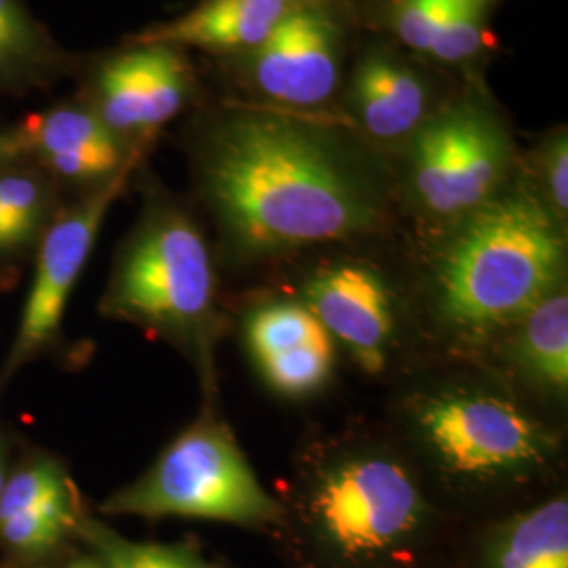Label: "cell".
Wrapping results in <instances>:
<instances>
[{"label": "cell", "instance_id": "obj_16", "mask_svg": "<svg viewBox=\"0 0 568 568\" xmlns=\"http://www.w3.org/2000/svg\"><path fill=\"white\" fill-rule=\"evenodd\" d=\"M516 358L539 384L565 394L568 387V297L558 286L518 321Z\"/></svg>", "mask_w": 568, "mask_h": 568}, {"label": "cell", "instance_id": "obj_8", "mask_svg": "<svg viewBox=\"0 0 568 568\" xmlns=\"http://www.w3.org/2000/svg\"><path fill=\"white\" fill-rule=\"evenodd\" d=\"M241 60L243 82L265 102L304 112L331 102L344 81L345 28L325 4H295Z\"/></svg>", "mask_w": 568, "mask_h": 568}, {"label": "cell", "instance_id": "obj_29", "mask_svg": "<svg viewBox=\"0 0 568 568\" xmlns=\"http://www.w3.org/2000/svg\"><path fill=\"white\" fill-rule=\"evenodd\" d=\"M295 4H310V2H325V0H293Z\"/></svg>", "mask_w": 568, "mask_h": 568}, {"label": "cell", "instance_id": "obj_27", "mask_svg": "<svg viewBox=\"0 0 568 568\" xmlns=\"http://www.w3.org/2000/svg\"><path fill=\"white\" fill-rule=\"evenodd\" d=\"M68 568H108L103 562H91V560H87V562H77V565H72V567Z\"/></svg>", "mask_w": 568, "mask_h": 568}, {"label": "cell", "instance_id": "obj_20", "mask_svg": "<svg viewBox=\"0 0 568 568\" xmlns=\"http://www.w3.org/2000/svg\"><path fill=\"white\" fill-rule=\"evenodd\" d=\"M47 209V190L37 175L0 171V225L7 251L30 243L41 232Z\"/></svg>", "mask_w": 568, "mask_h": 568}, {"label": "cell", "instance_id": "obj_17", "mask_svg": "<svg viewBox=\"0 0 568 568\" xmlns=\"http://www.w3.org/2000/svg\"><path fill=\"white\" fill-rule=\"evenodd\" d=\"M495 568H568L567 497L520 516L495 549Z\"/></svg>", "mask_w": 568, "mask_h": 568}, {"label": "cell", "instance_id": "obj_26", "mask_svg": "<svg viewBox=\"0 0 568 568\" xmlns=\"http://www.w3.org/2000/svg\"><path fill=\"white\" fill-rule=\"evenodd\" d=\"M7 480V453H4V445L0 440V490L4 487Z\"/></svg>", "mask_w": 568, "mask_h": 568}, {"label": "cell", "instance_id": "obj_14", "mask_svg": "<svg viewBox=\"0 0 568 568\" xmlns=\"http://www.w3.org/2000/svg\"><path fill=\"white\" fill-rule=\"evenodd\" d=\"M293 7V0H203L182 18L143 32L135 42L243 58L265 42Z\"/></svg>", "mask_w": 568, "mask_h": 568}, {"label": "cell", "instance_id": "obj_15", "mask_svg": "<svg viewBox=\"0 0 568 568\" xmlns=\"http://www.w3.org/2000/svg\"><path fill=\"white\" fill-rule=\"evenodd\" d=\"M392 30L406 49L462 65L490 49L480 0H392Z\"/></svg>", "mask_w": 568, "mask_h": 568}, {"label": "cell", "instance_id": "obj_12", "mask_svg": "<svg viewBox=\"0 0 568 568\" xmlns=\"http://www.w3.org/2000/svg\"><path fill=\"white\" fill-rule=\"evenodd\" d=\"M305 297L331 339L342 342L368 373L384 371L394 318L377 272L361 264L331 265L307 283Z\"/></svg>", "mask_w": 568, "mask_h": 568}, {"label": "cell", "instance_id": "obj_13", "mask_svg": "<svg viewBox=\"0 0 568 568\" xmlns=\"http://www.w3.org/2000/svg\"><path fill=\"white\" fill-rule=\"evenodd\" d=\"M30 152L39 154L61 180L102 183L114 180L133 159L124 142L93 108L58 105L23 124Z\"/></svg>", "mask_w": 568, "mask_h": 568}, {"label": "cell", "instance_id": "obj_22", "mask_svg": "<svg viewBox=\"0 0 568 568\" xmlns=\"http://www.w3.org/2000/svg\"><path fill=\"white\" fill-rule=\"evenodd\" d=\"M82 532L108 568H213L187 549L135 544L100 523H82Z\"/></svg>", "mask_w": 568, "mask_h": 568}, {"label": "cell", "instance_id": "obj_19", "mask_svg": "<svg viewBox=\"0 0 568 568\" xmlns=\"http://www.w3.org/2000/svg\"><path fill=\"white\" fill-rule=\"evenodd\" d=\"M49 63V41L21 0H0V84L32 82Z\"/></svg>", "mask_w": 568, "mask_h": 568}, {"label": "cell", "instance_id": "obj_3", "mask_svg": "<svg viewBox=\"0 0 568 568\" xmlns=\"http://www.w3.org/2000/svg\"><path fill=\"white\" fill-rule=\"evenodd\" d=\"M103 511L253 527L281 518L278 501L262 487L234 436L215 422L187 427L142 478L112 495Z\"/></svg>", "mask_w": 568, "mask_h": 568}, {"label": "cell", "instance_id": "obj_5", "mask_svg": "<svg viewBox=\"0 0 568 568\" xmlns=\"http://www.w3.org/2000/svg\"><path fill=\"white\" fill-rule=\"evenodd\" d=\"M514 142L487 100L466 95L440 110L406 143V187L427 217L459 222L499 194Z\"/></svg>", "mask_w": 568, "mask_h": 568}, {"label": "cell", "instance_id": "obj_21", "mask_svg": "<svg viewBox=\"0 0 568 568\" xmlns=\"http://www.w3.org/2000/svg\"><path fill=\"white\" fill-rule=\"evenodd\" d=\"M79 527L77 495H63L42 508L0 520V539L21 554H41L55 548L70 528Z\"/></svg>", "mask_w": 568, "mask_h": 568}, {"label": "cell", "instance_id": "obj_30", "mask_svg": "<svg viewBox=\"0 0 568 568\" xmlns=\"http://www.w3.org/2000/svg\"><path fill=\"white\" fill-rule=\"evenodd\" d=\"M480 2H483V0H480Z\"/></svg>", "mask_w": 568, "mask_h": 568}, {"label": "cell", "instance_id": "obj_23", "mask_svg": "<svg viewBox=\"0 0 568 568\" xmlns=\"http://www.w3.org/2000/svg\"><path fill=\"white\" fill-rule=\"evenodd\" d=\"M70 493H74L70 478L53 459H32L18 471L7 474L0 490V520L42 508Z\"/></svg>", "mask_w": 568, "mask_h": 568}, {"label": "cell", "instance_id": "obj_18", "mask_svg": "<svg viewBox=\"0 0 568 568\" xmlns=\"http://www.w3.org/2000/svg\"><path fill=\"white\" fill-rule=\"evenodd\" d=\"M246 342L257 365H262L270 358L333 339L307 305L276 302L260 307L248 318Z\"/></svg>", "mask_w": 568, "mask_h": 568}, {"label": "cell", "instance_id": "obj_2", "mask_svg": "<svg viewBox=\"0 0 568 568\" xmlns=\"http://www.w3.org/2000/svg\"><path fill=\"white\" fill-rule=\"evenodd\" d=\"M567 239L539 194L501 190L453 224L434 281L448 325L487 333L518 323L562 284Z\"/></svg>", "mask_w": 568, "mask_h": 568}, {"label": "cell", "instance_id": "obj_11", "mask_svg": "<svg viewBox=\"0 0 568 568\" xmlns=\"http://www.w3.org/2000/svg\"><path fill=\"white\" fill-rule=\"evenodd\" d=\"M345 105L371 142L406 145L443 103L422 68L389 47H371L354 65Z\"/></svg>", "mask_w": 568, "mask_h": 568}, {"label": "cell", "instance_id": "obj_25", "mask_svg": "<svg viewBox=\"0 0 568 568\" xmlns=\"http://www.w3.org/2000/svg\"><path fill=\"white\" fill-rule=\"evenodd\" d=\"M30 152L28 148V138L23 126L16 131H7L0 133V171L9 163H13L16 159H20L21 154Z\"/></svg>", "mask_w": 568, "mask_h": 568}, {"label": "cell", "instance_id": "obj_1", "mask_svg": "<svg viewBox=\"0 0 568 568\" xmlns=\"http://www.w3.org/2000/svg\"><path fill=\"white\" fill-rule=\"evenodd\" d=\"M199 178L225 236L253 257L345 241L384 217L379 173L358 142L286 112L217 116L199 143Z\"/></svg>", "mask_w": 568, "mask_h": 568}, {"label": "cell", "instance_id": "obj_7", "mask_svg": "<svg viewBox=\"0 0 568 568\" xmlns=\"http://www.w3.org/2000/svg\"><path fill=\"white\" fill-rule=\"evenodd\" d=\"M312 514L344 556L394 548L422 523L424 501L413 476L382 455L352 457L331 467L312 493Z\"/></svg>", "mask_w": 568, "mask_h": 568}, {"label": "cell", "instance_id": "obj_6", "mask_svg": "<svg viewBox=\"0 0 568 568\" xmlns=\"http://www.w3.org/2000/svg\"><path fill=\"white\" fill-rule=\"evenodd\" d=\"M417 426L448 471L467 478L523 474L548 455V436L506 398L480 392H448L427 398Z\"/></svg>", "mask_w": 568, "mask_h": 568}, {"label": "cell", "instance_id": "obj_4", "mask_svg": "<svg viewBox=\"0 0 568 568\" xmlns=\"http://www.w3.org/2000/svg\"><path fill=\"white\" fill-rule=\"evenodd\" d=\"M213 265L201 230L154 206L122 248L103 310L173 339L199 337L213 310Z\"/></svg>", "mask_w": 568, "mask_h": 568}, {"label": "cell", "instance_id": "obj_10", "mask_svg": "<svg viewBox=\"0 0 568 568\" xmlns=\"http://www.w3.org/2000/svg\"><path fill=\"white\" fill-rule=\"evenodd\" d=\"M93 110L116 135H145L175 119L190 100L192 79L182 51L135 42L103 61L95 77Z\"/></svg>", "mask_w": 568, "mask_h": 568}, {"label": "cell", "instance_id": "obj_24", "mask_svg": "<svg viewBox=\"0 0 568 568\" xmlns=\"http://www.w3.org/2000/svg\"><path fill=\"white\" fill-rule=\"evenodd\" d=\"M539 171L546 190L544 204L556 222L565 225L568 211V143L565 129L556 131L541 148Z\"/></svg>", "mask_w": 568, "mask_h": 568}, {"label": "cell", "instance_id": "obj_9", "mask_svg": "<svg viewBox=\"0 0 568 568\" xmlns=\"http://www.w3.org/2000/svg\"><path fill=\"white\" fill-rule=\"evenodd\" d=\"M133 164H129L114 180L98 185L95 192L63 213L42 234L34 281L26 297L20 328L9 352L7 366L2 368V377L13 375L47 345L55 342L68 300L93 251L103 220L121 194Z\"/></svg>", "mask_w": 568, "mask_h": 568}, {"label": "cell", "instance_id": "obj_28", "mask_svg": "<svg viewBox=\"0 0 568 568\" xmlns=\"http://www.w3.org/2000/svg\"><path fill=\"white\" fill-rule=\"evenodd\" d=\"M7 251V243H4V234H2V225H0V253Z\"/></svg>", "mask_w": 568, "mask_h": 568}]
</instances>
